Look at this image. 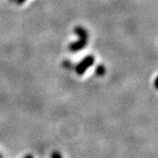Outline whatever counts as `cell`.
<instances>
[{"label":"cell","instance_id":"1","mask_svg":"<svg viewBox=\"0 0 158 158\" xmlns=\"http://www.w3.org/2000/svg\"><path fill=\"white\" fill-rule=\"evenodd\" d=\"M94 63V57L93 55H88L86 57L79 63L77 64V66L75 67V70H76V73L78 74H83L87 69H89V67H91L93 64Z\"/></svg>","mask_w":158,"mask_h":158},{"label":"cell","instance_id":"10","mask_svg":"<svg viewBox=\"0 0 158 158\" xmlns=\"http://www.w3.org/2000/svg\"><path fill=\"white\" fill-rule=\"evenodd\" d=\"M10 2H13V1H15V0H10Z\"/></svg>","mask_w":158,"mask_h":158},{"label":"cell","instance_id":"8","mask_svg":"<svg viewBox=\"0 0 158 158\" xmlns=\"http://www.w3.org/2000/svg\"><path fill=\"white\" fill-rule=\"evenodd\" d=\"M154 88L156 89H158V76L155 78V80H154Z\"/></svg>","mask_w":158,"mask_h":158},{"label":"cell","instance_id":"3","mask_svg":"<svg viewBox=\"0 0 158 158\" xmlns=\"http://www.w3.org/2000/svg\"><path fill=\"white\" fill-rule=\"evenodd\" d=\"M74 33L78 35L79 38L89 40V33H88V31L83 27H80V26L75 27L74 28Z\"/></svg>","mask_w":158,"mask_h":158},{"label":"cell","instance_id":"4","mask_svg":"<svg viewBox=\"0 0 158 158\" xmlns=\"http://www.w3.org/2000/svg\"><path fill=\"white\" fill-rule=\"evenodd\" d=\"M106 73V69H105V66L104 65H98L96 70H95V73L98 75V76H102L104 75Z\"/></svg>","mask_w":158,"mask_h":158},{"label":"cell","instance_id":"5","mask_svg":"<svg viewBox=\"0 0 158 158\" xmlns=\"http://www.w3.org/2000/svg\"><path fill=\"white\" fill-rule=\"evenodd\" d=\"M63 66L66 68V69H72V68L73 67V63L71 62V61H69V60H65L64 62H63Z\"/></svg>","mask_w":158,"mask_h":158},{"label":"cell","instance_id":"2","mask_svg":"<svg viewBox=\"0 0 158 158\" xmlns=\"http://www.w3.org/2000/svg\"><path fill=\"white\" fill-rule=\"evenodd\" d=\"M89 40L87 39H82V38H79L77 41L73 42V43H71L69 45V50L72 52H76L78 51H80L82 49H84L86 47V45L88 43Z\"/></svg>","mask_w":158,"mask_h":158},{"label":"cell","instance_id":"9","mask_svg":"<svg viewBox=\"0 0 158 158\" xmlns=\"http://www.w3.org/2000/svg\"><path fill=\"white\" fill-rule=\"evenodd\" d=\"M24 158H32V156H31V155H27V156H25Z\"/></svg>","mask_w":158,"mask_h":158},{"label":"cell","instance_id":"6","mask_svg":"<svg viewBox=\"0 0 158 158\" xmlns=\"http://www.w3.org/2000/svg\"><path fill=\"white\" fill-rule=\"evenodd\" d=\"M52 158H62L59 152H53L52 154Z\"/></svg>","mask_w":158,"mask_h":158},{"label":"cell","instance_id":"11","mask_svg":"<svg viewBox=\"0 0 158 158\" xmlns=\"http://www.w3.org/2000/svg\"><path fill=\"white\" fill-rule=\"evenodd\" d=\"M0 158H2V156H1V155H0Z\"/></svg>","mask_w":158,"mask_h":158},{"label":"cell","instance_id":"7","mask_svg":"<svg viewBox=\"0 0 158 158\" xmlns=\"http://www.w3.org/2000/svg\"><path fill=\"white\" fill-rule=\"evenodd\" d=\"M26 1H27V0H15V2L17 5H22V4H24Z\"/></svg>","mask_w":158,"mask_h":158}]
</instances>
